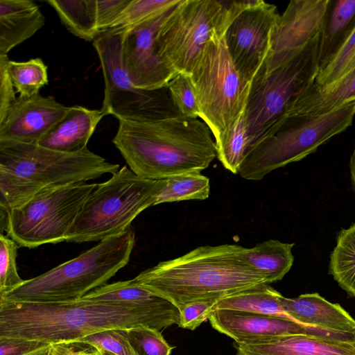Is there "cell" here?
Here are the masks:
<instances>
[{
  "label": "cell",
  "mask_w": 355,
  "mask_h": 355,
  "mask_svg": "<svg viewBox=\"0 0 355 355\" xmlns=\"http://www.w3.org/2000/svg\"><path fill=\"white\" fill-rule=\"evenodd\" d=\"M179 309L171 302L155 306H123L84 299L45 303L0 299V336L48 343L78 340L112 329L145 326L159 331L179 326Z\"/></svg>",
  "instance_id": "1"
},
{
  "label": "cell",
  "mask_w": 355,
  "mask_h": 355,
  "mask_svg": "<svg viewBox=\"0 0 355 355\" xmlns=\"http://www.w3.org/2000/svg\"><path fill=\"white\" fill-rule=\"evenodd\" d=\"M212 135L200 119L173 114L119 121L112 143L135 175L157 180L207 168L216 157Z\"/></svg>",
  "instance_id": "2"
},
{
  "label": "cell",
  "mask_w": 355,
  "mask_h": 355,
  "mask_svg": "<svg viewBox=\"0 0 355 355\" xmlns=\"http://www.w3.org/2000/svg\"><path fill=\"white\" fill-rule=\"evenodd\" d=\"M243 248L236 244L200 246L178 258L159 262L132 279L178 308L269 284L262 274L243 259Z\"/></svg>",
  "instance_id": "3"
},
{
  "label": "cell",
  "mask_w": 355,
  "mask_h": 355,
  "mask_svg": "<svg viewBox=\"0 0 355 355\" xmlns=\"http://www.w3.org/2000/svg\"><path fill=\"white\" fill-rule=\"evenodd\" d=\"M119 165L86 148L64 153L37 144L0 141V209L8 212L40 190L114 174Z\"/></svg>",
  "instance_id": "4"
},
{
  "label": "cell",
  "mask_w": 355,
  "mask_h": 355,
  "mask_svg": "<svg viewBox=\"0 0 355 355\" xmlns=\"http://www.w3.org/2000/svg\"><path fill=\"white\" fill-rule=\"evenodd\" d=\"M135 245L128 228L101 241L78 257L24 283L0 299L59 303L80 300L101 286L128 264Z\"/></svg>",
  "instance_id": "5"
},
{
  "label": "cell",
  "mask_w": 355,
  "mask_h": 355,
  "mask_svg": "<svg viewBox=\"0 0 355 355\" xmlns=\"http://www.w3.org/2000/svg\"><path fill=\"white\" fill-rule=\"evenodd\" d=\"M166 180L138 177L127 166L96 184L69 228L67 242L102 241L130 227L144 209L155 205Z\"/></svg>",
  "instance_id": "6"
},
{
  "label": "cell",
  "mask_w": 355,
  "mask_h": 355,
  "mask_svg": "<svg viewBox=\"0 0 355 355\" xmlns=\"http://www.w3.org/2000/svg\"><path fill=\"white\" fill-rule=\"evenodd\" d=\"M355 115V101L320 114L287 116L254 146L239 173L261 180L271 171L298 162L349 128Z\"/></svg>",
  "instance_id": "7"
},
{
  "label": "cell",
  "mask_w": 355,
  "mask_h": 355,
  "mask_svg": "<svg viewBox=\"0 0 355 355\" xmlns=\"http://www.w3.org/2000/svg\"><path fill=\"white\" fill-rule=\"evenodd\" d=\"M254 0H180L165 15L157 31L154 49L162 62L176 74L190 75L216 31H227Z\"/></svg>",
  "instance_id": "8"
},
{
  "label": "cell",
  "mask_w": 355,
  "mask_h": 355,
  "mask_svg": "<svg viewBox=\"0 0 355 355\" xmlns=\"http://www.w3.org/2000/svg\"><path fill=\"white\" fill-rule=\"evenodd\" d=\"M216 31L190 73L200 110V119L218 140L245 110L251 82L234 66L225 33Z\"/></svg>",
  "instance_id": "9"
},
{
  "label": "cell",
  "mask_w": 355,
  "mask_h": 355,
  "mask_svg": "<svg viewBox=\"0 0 355 355\" xmlns=\"http://www.w3.org/2000/svg\"><path fill=\"white\" fill-rule=\"evenodd\" d=\"M320 34L293 58L270 72L257 73L252 80L245 109L250 152L287 116L292 102L313 83L318 72Z\"/></svg>",
  "instance_id": "10"
},
{
  "label": "cell",
  "mask_w": 355,
  "mask_h": 355,
  "mask_svg": "<svg viewBox=\"0 0 355 355\" xmlns=\"http://www.w3.org/2000/svg\"><path fill=\"white\" fill-rule=\"evenodd\" d=\"M96 186L78 182L40 190L8 212V236L28 248L66 241L69 228Z\"/></svg>",
  "instance_id": "11"
},
{
  "label": "cell",
  "mask_w": 355,
  "mask_h": 355,
  "mask_svg": "<svg viewBox=\"0 0 355 355\" xmlns=\"http://www.w3.org/2000/svg\"><path fill=\"white\" fill-rule=\"evenodd\" d=\"M121 33L109 29L93 41L103 71L104 98L101 111L118 121H140L173 114L168 89L145 90L134 86L121 59Z\"/></svg>",
  "instance_id": "12"
},
{
  "label": "cell",
  "mask_w": 355,
  "mask_h": 355,
  "mask_svg": "<svg viewBox=\"0 0 355 355\" xmlns=\"http://www.w3.org/2000/svg\"><path fill=\"white\" fill-rule=\"evenodd\" d=\"M279 17L275 5L254 0L237 15L225 33L234 66L251 83L268 55L271 33Z\"/></svg>",
  "instance_id": "13"
},
{
  "label": "cell",
  "mask_w": 355,
  "mask_h": 355,
  "mask_svg": "<svg viewBox=\"0 0 355 355\" xmlns=\"http://www.w3.org/2000/svg\"><path fill=\"white\" fill-rule=\"evenodd\" d=\"M329 2L330 0L291 1L272 29L270 51L258 73L270 72L287 62L318 35Z\"/></svg>",
  "instance_id": "14"
},
{
  "label": "cell",
  "mask_w": 355,
  "mask_h": 355,
  "mask_svg": "<svg viewBox=\"0 0 355 355\" xmlns=\"http://www.w3.org/2000/svg\"><path fill=\"white\" fill-rule=\"evenodd\" d=\"M168 11L135 26L120 31L114 30L121 33L122 62L137 88H166L171 80L178 75L162 62L154 49L157 31Z\"/></svg>",
  "instance_id": "15"
},
{
  "label": "cell",
  "mask_w": 355,
  "mask_h": 355,
  "mask_svg": "<svg viewBox=\"0 0 355 355\" xmlns=\"http://www.w3.org/2000/svg\"><path fill=\"white\" fill-rule=\"evenodd\" d=\"M69 109L52 96H19L0 121V141L37 144Z\"/></svg>",
  "instance_id": "16"
},
{
  "label": "cell",
  "mask_w": 355,
  "mask_h": 355,
  "mask_svg": "<svg viewBox=\"0 0 355 355\" xmlns=\"http://www.w3.org/2000/svg\"><path fill=\"white\" fill-rule=\"evenodd\" d=\"M211 327L235 343H248L293 334L313 336L293 321L243 311L215 310L209 318Z\"/></svg>",
  "instance_id": "17"
},
{
  "label": "cell",
  "mask_w": 355,
  "mask_h": 355,
  "mask_svg": "<svg viewBox=\"0 0 355 355\" xmlns=\"http://www.w3.org/2000/svg\"><path fill=\"white\" fill-rule=\"evenodd\" d=\"M235 355H355V346L317 336L293 334L248 343H234Z\"/></svg>",
  "instance_id": "18"
},
{
  "label": "cell",
  "mask_w": 355,
  "mask_h": 355,
  "mask_svg": "<svg viewBox=\"0 0 355 355\" xmlns=\"http://www.w3.org/2000/svg\"><path fill=\"white\" fill-rule=\"evenodd\" d=\"M105 114L101 110L70 106L68 113L37 144L64 153H76L87 147L96 128Z\"/></svg>",
  "instance_id": "19"
},
{
  "label": "cell",
  "mask_w": 355,
  "mask_h": 355,
  "mask_svg": "<svg viewBox=\"0 0 355 355\" xmlns=\"http://www.w3.org/2000/svg\"><path fill=\"white\" fill-rule=\"evenodd\" d=\"M45 24L39 6L31 0H0V56L32 37Z\"/></svg>",
  "instance_id": "20"
},
{
  "label": "cell",
  "mask_w": 355,
  "mask_h": 355,
  "mask_svg": "<svg viewBox=\"0 0 355 355\" xmlns=\"http://www.w3.org/2000/svg\"><path fill=\"white\" fill-rule=\"evenodd\" d=\"M352 101H355V67L326 86L310 85L292 102L287 116L320 114Z\"/></svg>",
  "instance_id": "21"
},
{
  "label": "cell",
  "mask_w": 355,
  "mask_h": 355,
  "mask_svg": "<svg viewBox=\"0 0 355 355\" xmlns=\"http://www.w3.org/2000/svg\"><path fill=\"white\" fill-rule=\"evenodd\" d=\"M355 28V0H330L320 34L318 71L325 67Z\"/></svg>",
  "instance_id": "22"
},
{
  "label": "cell",
  "mask_w": 355,
  "mask_h": 355,
  "mask_svg": "<svg viewBox=\"0 0 355 355\" xmlns=\"http://www.w3.org/2000/svg\"><path fill=\"white\" fill-rule=\"evenodd\" d=\"M282 296L279 292L269 284L259 285L220 299L215 306L214 311L236 310L284 318L297 323L315 336L319 337L301 324L284 309L280 303Z\"/></svg>",
  "instance_id": "23"
},
{
  "label": "cell",
  "mask_w": 355,
  "mask_h": 355,
  "mask_svg": "<svg viewBox=\"0 0 355 355\" xmlns=\"http://www.w3.org/2000/svg\"><path fill=\"white\" fill-rule=\"evenodd\" d=\"M293 246L294 243L270 239L250 248L243 247L241 256L270 284L282 280L291 268L294 261Z\"/></svg>",
  "instance_id": "24"
},
{
  "label": "cell",
  "mask_w": 355,
  "mask_h": 355,
  "mask_svg": "<svg viewBox=\"0 0 355 355\" xmlns=\"http://www.w3.org/2000/svg\"><path fill=\"white\" fill-rule=\"evenodd\" d=\"M46 2L73 35L93 42L100 34L97 26V0H47Z\"/></svg>",
  "instance_id": "25"
},
{
  "label": "cell",
  "mask_w": 355,
  "mask_h": 355,
  "mask_svg": "<svg viewBox=\"0 0 355 355\" xmlns=\"http://www.w3.org/2000/svg\"><path fill=\"white\" fill-rule=\"evenodd\" d=\"M82 299L103 304L135 306L161 305L171 302L139 285L133 279L105 284L90 291Z\"/></svg>",
  "instance_id": "26"
},
{
  "label": "cell",
  "mask_w": 355,
  "mask_h": 355,
  "mask_svg": "<svg viewBox=\"0 0 355 355\" xmlns=\"http://www.w3.org/2000/svg\"><path fill=\"white\" fill-rule=\"evenodd\" d=\"M215 144L216 157L223 167L234 174L239 173L251 148L245 110Z\"/></svg>",
  "instance_id": "27"
},
{
  "label": "cell",
  "mask_w": 355,
  "mask_h": 355,
  "mask_svg": "<svg viewBox=\"0 0 355 355\" xmlns=\"http://www.w3.org/2000/svg\"><path fill=\"white\" fill-rule=\"evenodd\" d=\"M329 272L340 288L355 297V224L339 232L330 256Z\"/></svg>",
  "instance_id": "28"
},
{
  "label": "cell",
  "mask_w": 355,
  "mask_h": 355,
  "mask_svg": "<svg viewBox=\"0 0 355 355\" xmlns=\"http://www.w3.org/2000/svg\"><path fill=\"white\" fill-rule=\"evenodd\" d=\"M166 180V186L157 196L155 205L188 200H205L209 196V179L201 173L180 174Z\"/></svg>",
  "instance_id": "29"
},
{
  "label": "cell",
  "mask_w": 355,
  "mask_h": 355,
  "mask_svg": "<svg viewBox=\"0 0 355 355\" xmlns=\"http://www.w3.org/2000/svg\"><path fill=\"white\" fill-rule=\"evenodd\" d=\"M8 68L20 96L30 97L40 94V89L49 83L47 66L40 58L23 62L9 60Z\"/></svg>",
  "instance_id": "30"
},
{
  "label": "cell",
  "mask_w": 355,
  "mask_h": 355,
  "mask_svg": "<svg viewBox=\"0 0 355 355\" xmlns=\"http://www.w3.org/2000/svg\"><path fill=\"white\" fill-rule=\"evenodd\" d=\"M180 0H131L110 29L117 31L135 26L159 16Z\"/></svg>",
  "instance_id": "31"
},
{
  "label": "cell",
  "mask_w": 355,
  "mask_h": 355,
  "mask_svg": "<svg viewBox=\"0 0 355 355\" xmlns=\"http://www.w3.org/2000/svg\"><path fill=\"white\" fill-rule=\"evenodd\" d=\"M355 67V28L332 59L319 70L312 83L317 87L329 85Z\"/></svg>",
  "instance_id": "32"
},
{
  "label": "cell",
  "mask_w": 355,
  "mask_h": 355,
  "mask_svg": "<svg viewBox=\"0 0 355 355\" xmlns=\"http://www.w3.org/2000/svg\"><path fill=\"white\" fill-rule=\"evenodd\" d=\"M125 331L135 355H171L173 349L156 329L139 326Z\"/></svg>",
  "instance_id": "33"
},
{
  "label": "cell",
  "mask_w": 355,
  "mask_h": 355,
  "mask_svg": "<svg viewBox=\"0 0 355 355\" xmlns=\"http://www.w3.org/2000/svg\"><path fill=\"white\" fill-rule=\"evenodd\" d=\"M17 243L12 239L0 235V297L21 286L24 280L17 267Z\"/></svg>",
  "instance_id": "34"
},
{
  "label": "cell",
  "mask_w": 355,
  "mask_h": 355,
  "mask_svg": "<svg viewBox=\"0 0 355 355\" xmlns=\"http://www.w3.org/2000/svg\"><path fill=\"white\" fill-rule=\"evenodd\" d=\"M167 89L179 114L200 119V110L189 75L179 73L168 83Z\"/></svg>",
  "instance_id": "35"
},
{
  "label": "cell",
  "mask_w": 355,
  "mask_h": 355,
  "mask_svg": "<svg viewBox=\"0 0 355 355\" xmlns=\"http://www.w3.org/2000/svg\"><path fill=\"white\" fill-rule=\"evenodd\" d=\"M78 341L115 355H135L128 343L125 329H112L89 334Z\"/></svg>",
  "instance_id": "36"
},
{
  "label": "cell",
  "mask_w": 355,
  "mask_h": 355,
  "mask_svg": "<svg viewBox=\"0 0 355 355\" xmlns=\"http://www.w3.org/2000/svg\"><path fill=\"white\" fill-rule=\"evenodd\" d=\"M219 300L216 298L199 300L179 307L180 316L179 327L190 330L196 329L202 322L209 320Z\"/></svg>",
  "instance_id": "37"
},
{
  "label": "cell",
  "mask_w": 355,
  "mask_h": 355,
  "mask_svg": "<svg viewBox=\"0 0 355 355\" xmlns=\"http://www.w3.org/2000/svg\"><path fill=\"white\" fill-rule=\"evenodd\" d=\"M131 0H97V26L99 32L110 29Z\"/></svg>",
  "instance_id": "38"
},
{
  "label": "cell",
  "mask_w": 355,
  "mask_h": 355,
  "mask_svg": "<svg viewBox=\"0 0 355 355\" xmlns=\"http://www.w3.org/2000/svg\"><path fill=\"white\" fill-rule=\"evenodd\" d=\"M8 55L0 56V121L17 98L8 68Z\"/></svg>",
  "instance_id": "39"
},
{
  "label": "cell",
  "mask_w": 355,
  "mask_h": 355,
  "mask_svg": "<svg viewBox=\"0 0 355 355\" xmlns=\"http://www.w3.org/2000/svg\"><path fill=\"white\" fill-rule=\"evenodd\" d=\"M51 344L23 338L0 336V355H27Z\"/></svg>",
  "instance_id": "40"
},
{
  "label": "cell",
  "mask_w": 355,
  "mask_h": 355,
  "mask_svg": "<svg viewBox=\"0 0 355 355\" xmlns=\"http://www.w3.org/2000/svg\"><path fill=\"white\" fill-rule=\"evenodd\" d=\"M98 350L78 340L51 343L48 355H93Z\"/></svg>",
  "instance_id": "41"
},
{
  "label": "cell",
  "mask_w": 355,
  "mask_h": 355,
  "mask_svg": "<svg viewBox=\"0 0 355 355\" xmlns=\"http://www.w3.org/2000/svg\"><path fill=\"white\" fill-rule=\"evenodd\" d=\"M349 168L351 173L352 182L354 187V190L355 192V143L353 153L352 154L350 161H349Z\"/></svg>",
  "instance_id": "42"
},
{
  "label": "cell",
  "mask_w": 355,
  "mask_h": 355,
  "mask_svg": "<svg viewBox=\"0 0 355 355\" xmlns=\"http://www.w3.org/2000/svg\"><path fill=\"white\" fill-rule=\"evenodd\" d=\"M51 345H49L47 347H45L44 348L37 349L31 354H28L27 355H48L49 351V347Z\"/></svg>",
  "instance_id": "43"
},
{
  "label": "cell",
  "mask_w": 355,
  "mask_h": 355,
  "mask_svg": "<svg viewBox=\"0 0 355 355\" xmlns=\"http://www.w3.org/2000/svg\"><path fill=\"white\" fill-rule=\"evenodd\" d=\"M101 355H115L106 351H98Z\"/></svg>",
  "instance_id": "44"
},
{
  "label": "cell",
  "mask_w": 355,
  "mask_h": 355,
  "mask_svg": "<svg viewBox=\"0 0 355 355\" xmlns=\"http://www.w3.org/2000/svg\"><path fill=\"white\" fill-rule=\"evenodd\" d=\"M93 355H99L98 352H96V353H95V354H94Z\"/></svg>",
  "instance_id": "45"
}]
</instances>
